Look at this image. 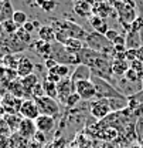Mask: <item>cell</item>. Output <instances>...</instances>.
<instances>
[{
    "label": "cell",
    "instance_id": "obj_4",
    "mask_svg": "<svg viewBox=\"0 0 143 148\" xmlns=\"http://www.w3.org/2000/svg\"><path fill=\"white\" fill-rule=\"evenodd\" d=\"M34 101H36L37 107H38L40 114H43V115H50V117L57 118V117L60 115V112H61L60 103H58L55 98L43 95V97L34 98Z\"/></svg>",
    "mask_w": 143,
    "mask_h": 148
},
{
    "label": "cell",
    "instance_id": "obj_44",
    "mask_svg": "<svg viewBox=\"0 0 143 148\" xmlns=\"http://www.w3.org/2000/svg\"><path fill=\"white\" fill-rule=\"evenodd\" d=\"M44 145L43 144H40V143H37V141H30V148H43Z\"/></svg>",
    "mask_w": 143,
    "mask_h": 148
},
{
    "label": "cell",
    "instance_id": "obj_8",
    "mask_svg": "<svg viewBox=\"0 0 143 148\" xmlns=\"http://www.w3.org/2000/svg\"><path fill=\"white\" fill-rule=\"evenodd\" d=\"M18 114L23 117V118H28V120H33L36 121L37 118L41 115L40 111H38V107H37L36 101L33 98H24L23 100V104L20 107V111Z\"/></svg>",
    "mask_w": 143,
    "mask_h": 148
},
{
    "label": "cell",
    "instance_id": "obj_47",
    "mask_svg": "<svg viewBox=\"0 0 143 148\" xmlns=\"http://www.w3.org/2000/svg\"><path fill=\"white\" fill-rule=\"evenodd\" d=\"M45 1H47V0H36V6L41 9V7H43V6L45 4Z\"/></svg>",
    "mask_w": 143,
    "mask_h": 148
},
{
    "label": "cell",
    "instance_id": "obj_38",
    "mask_svg": "<svg viewBox=\"0 0 143 148\" xmlns=\"http://www.w3.org/2000/svg\"><path fill=\"white\" fill-rule=\"evenodd\" d=\"M45 135H47V134H44V132H41V131H37L36 135H34V138H33V140L44 145V144L47 143V137H45Z\"/></svg>",
    "mask_w": 143,
    "mask_h": 148
},
{
    "label": "cell",
    "instance_id": "obj_24",
    "mask_svg": "<svg viewBox=\"0 0 143 148\" xmlns=\"http://www.w3.org/2000/svg\"><path fill=\"white\" fill-rule=\"evenodd\" d=\"M20 81H21L23 87L26 88V91L30 94V97H31L33 88L36 87L37 84H40V78H38V75L34 74V73L30 74V75H27V77H24V78H20Z\"/></svg>",
    "mask_w": 143,
    "mask_h": 148
},
{
    "label": "cell",
    "instance_id": "obj_7",
    "mask_svg": "<svg viewBox=\"0 0 143 148\" xmlns=\"http://www.w3.org/2000/svg\"><path fill=\"white\" fill-rule=\"evenodd\" d=\"M75 92L84 101H92L96 98V88L91 80H84L75 83Z\"/></svg>",
    "mask_w": 143,
    "mask_h": 148
},
{
    "label": "cell",
    "instance_id": "obj_42",
    "mask_svg": "<svg viewBox=\"0 0 143 148\" xmlns=\"http://www.w3.org/2000/svg\"><path fill=\"white\" fill-rule=\"evenodd\" d=\"M127 98H132V100H135L138 104H143V87H142V90L138 92V94H135V95H132V97H127Z\"/></svg>",
    "mask_w": 143,
    "mask_h": 148
},
{
    "label": "cell",
    "instance_id": "obj_16",
    "mask_svg": "<svg viewBox=\"0 0 143 148\" xmlns=\"http://www.w3.org/2000/svg\"><path fill=\"white\" fill-rule=\"evenodd\" d=\"M92 7H94V1H91V0H78L74 6V10L81 17H91Z\"/></svg>",
    "mask_w": 143,
    "mask_h": 148
},
{
    "label": "cell",
    "instance_id": "obj_30",
    "mask_svg": "<svg viewBox=\"0 0 143 148\" xmlns=\"http://www.w3.org/2000/svg\"><path fill=\"white\" fill-rule=\"evenodd\" d=\"M0 24H1V29H3V32H4L6 34H14L18 29H20L13 20H7V21H3V23H0Z\"/></svg>",
    "mask_w": 143,
    "mask_h": 148
},
{
    "label": "cell",
    "instance_id": "obj_32",
    "mask_svg": "<svg viewBox=\"0 0 143 148\" xmlns=\"http://www.w3.org/2000/svg\"><path fill=\"white\" fill-rule=\"evenodd\" d=\"M79 101H81V97H79L77 92H74L72 95H70V97L67 98V101H65V104H64V106H65L67 108H72V107H75Z\"/></svg>",
    "mask_w": 143,
    "mask_h": 148
},
{
    "label": "cell",
    "instance_id": "obj_3",
    "mask_svg": "<svg viewBox=\"0 0 143 148\" xmlns=\"http://www.w3.org/2000/svg\"><path fill=\"white\" fill-rule=\"evenodd\" d=\"M51 58H54L58 64H65V66H72V67L81 64L78 56L70 54V53L65 50L64 44H61V43H58V41H55L53 44V49H51Z\"/></svg>",
    "mask_w": 143,
    "mask_h": 148
},
{
    "label": "cell",
    "instance_id": "obj_36",
    "mask_svg": "<svg viewBox=\"0 0 143 148\" xmlns=\"http://www.w3.org/2000/svg\"><path fill=\"white\" fill-rule=\"evenodd\" d=\"M57 7V1L55 0H47L45 4L41 7L43 12H54V9Z\"/></svg>",
    "mask_w": 143,
    "mask_h": 148
},
{
    "label": "cell",
    "instance_id": "obj_45",
    "mask_svg": "<svg viewBox=\"0 0 143 148\" xmlns=\"http://www.w3.org/2000/svg\"><path fill=\"white\" fill-rule=\"evenodd\" d=\"M102 148H118L115 145V143H104Z\"/></svg>",
    "mask_w": 143,
    "mask_h": 148
},
{
    "label": "cell",
    "instance_id": "obj_46",
    "mask_svg": "<svg viewBox=\"0 0 143 148\" xmlns=\"http://www.w3.org/2000/svg\"><path fill=\"white\" fill-rule=\"evenodd\" d=\"M6 115V111H4V107H3V104H1V100H0V118H3Z\"/></svg>",
    "mask_w": 143,
    "mask_h": 148
},
{
    "label": "cell",
    "instance_id": "obj_9",
    "mask_svg": "<svg viewBox=\"0 0 143 148\" xmlns=\"http://www.w3.org/2000/svg\"><path fill=\"white\" fill-rule=\"evenodd\" d=\"M1 104H3V107H4L6 114H18L20 107H21V104H23V100L14 97L12 92H6V94L3 95V98H1Z\"/></svg>",
    "mask_w": 143,
    "mask_h": 148
},
{
    "label": "cell",
    "instance_id": "obj_28",
    "mask_svg": "<svg viewBox=\"0 0 143 148\" xmlns=\"http://www.w3.org/2000/svg\"><path fill=\"white\" fill-rule=\"evenodd\" d=\"M41 84H43V88H44V94L47 95V97H51V98H55L57 100V84L53 83V81H50V80H47V78H44L43 81H41Z\"/></svg>",
    "mask_w": 143,
    "mask_h": 148
},
{
    "label": "cell",
    "instance_id": "obj_48",
    "mask_svg": "<svg viewBox=\"0 0 143 148\" xmlns=\"http://www.w3.org/2000/svg\"><path fill=\"white\" fill-rule=\"evenodd\" d=\"M68 148H77V147H68Z\"/></svg>",
    "mask_w": 143,
    "mask_h": 148
},
{
    "label": "cell",
    "instance_id": "obj_43",
    "mask_svg": "<svg viewBox=\"0 0 143 148\" xmlns=\"http://www.w3.org/2000/svg\"><path fill=\"white\" fill-rule=\"evenodd\" d=\"M23 29H24L26 32H28V33L31 34V33H33V32L36 30V26H34V21H27V23H26V24L23 26Z\"/></svg>",
    "mask_w": 143,
    "mask_h": 148
},
{
    "label": "cell",
    "instance_id": "obj_2",
    "mask_svg": "<svg viewBox=\"0 0 143 148\" xmlns=\"http://www.w3.org/2000/svg\"><path fill=\"white\" fill-rule=\"evenodd\" d=\"M91 81L94 83V86L96 88V98H106V100H109V98H115V97L123 95L118 90V87L115 84L109 83L108 80H104V78L96 77V75H92Z\"/></svg>",
    "mask_w": 143,
    "mask_h": 148
},
{
    "label": "cell",
    "instance_id": "obj_15",
    "mask_svg": "<svg viewBox=\"0 0 143 148\" xmlns=\"http://www.w3.org/2000/svg\"><path fill=\"white\" fill-rule=\"evenodd\" d=\"M130 69V63L127 60H121V58H112V71L113 77H123L126 71Z\"/></svg>",
    "mask_w": 143,
    "mask_h": 148
},
{
    "label": "cell",
    "instance_id": "obj_31",
    "mask_svg": "<svg viewBox=\"0 0 143 148\" xmlns=\"http://www.w3.org/2000/svg\"><path fill=\"white\" fill-rule=\"evenodd\" d=\"M16 24H17L18 27H23L28 20H27V14L23 12V10H16L14 12V14H13V18H12Z\"/></svg>",
    "mask_w": 143,
    "mask_h": 148
},
{
    "label": "cell",
    "instance_id": "obj_13",
    "mask_svg": "<svg viewBox=\"0 0 143 148\" xmlns=\"http://www.w3.org/2000/svg\"><path fill=\"white\" fill-rule=\"evenodd\" d=\"M36 127L37 131H41L44 134H50L53 132L54 128H55V118L54 117H50V115H40L36 121Z\"/></svg>",
    "mask_w": 143,
    "mask_h": 148
},
{
    "label": "cell",
    "instance_id": "obj_26",
    "mask_svg": "<svg viewBox=\"0 0 143 148\" xmlns=\"http://www.w3.org/2000/svg\"><path fill=\"white\" fill-rule=\"evenodd\" d=\"M9 91L12 92L14 97H17V98H23L24 95H30L28 92L26 91V88L23 87V84H21L20 80H14V81L10 83V86H9Z\"/></svg>",
    "mask_w": 143,
    "mask_h": 148
},
{
    "label": "cell",
    "instance_id": "obj_22",
    "mask_svg": "<svg viewBox=\"0 0 143 148\" xmlns=\"http://www.w3.org/2000/svg\"><path fill=\"white\" fill-rule=\"evenodd\" d=\"M10 148H30V140L21 137L18 132L10 134Z\"/></svg>",
    "mask_w": 143,
    "mask_h": 148
},
{
    "label": "cell",
    "instance_id": "obj_5",
    "mask_svg": "<svg viewBox=\"0 0 143 148\" xmlns=\"http://www.w3.org/2000/svg\"><path fill=\"white\" fill-rule=\"evenodd\" d=\"M110 112L112 110L109 106V100L106 98H95L89 103V114L98 121L105 120Z\"/></svg>",
    "mask_w": 143,
    "mask_h": 148
},
{
    "label": "cell",
    "instance_id": "obj_23",
    "mask_svg": "<svg viewBox=\"0 0 143 148\" xmlns=\"http://www.w3.org/2000/svg\"><path fill=\"white\" fill-rule=\"evenodd\" d=\"M38 38L47 43L55 41V30L53 26H41L38 30Z\"/></svg>",
    "mask_w": 143,
    "mask_h": 148
},
{
    "label": "cell",
    "instance_id": "obj_39",
    "mask_svg": "<svg viewBox=\"0 0 143 148\" xmlns=\"http://www.w3.org/2000/svg\"><path fill=\"white\" fill-rule=\"evenodd\" d=\"M0 134H6V135H10L12 131L9 128L7 123L4 121V118H0Z\"/></svg>",
    "mask_w": 143,
    "mask_h": 148
},
{
    "label": "cell",
    "instance_id": "obj_27",
    "mask_svg": "<svg viewBox=\"0 0 143 148\" xmlns=\"http://www.w3.org/2000/svg\"><path fill=\"white\" fill-rule=\"evenodd\" d=\"M110 12H112V7L108 3H104V1H99V3L94 4V7H92V13L95 16H99V17H102V18L106 17Z\"/></svg>",
    "mask_w": 143,
    "mask_h": 148
},
{
    "label": "cell",
    "instance_id": "obj_18",
    "mask_svg": "<svg viewBox=\"0 0 143 148\" xmlns=\"http://www.w3.org/2000/svg\"><path fill=\"white\" fill-rule=\"evenodd\" d=\"M143 46V38L140 32H127L126 34V49H140Z\"/></svg>",
    "mask_w": 143,
    "mask_h": 148
},
{
    "label": "cell",
    "instance_id": "obj_12",
    "mask_svg": "<svg viewBox=\"0 0 143 148\" xmlns=\"http://www.w3.org/2000/svg\"><path fill=\"white\" fill-rule=\"evenodd\" d=\"M17 132L21 135V137L27 138V140H33V138H34V135H36V132H37L36 123H34L33 120L23 118V120H21V123H20V127H18Z\"/></svg>",
    "mask_w": 143,
    "mask_h": 148
},
{
    "label": "cell",
    "instance_id": "obj_40",
    "mask_svg": "<svg viewBox=\"0 0 143 148\" xmlns=\"http://www.w3.org/2000/svg\"><path fill=\"white\" fill-rule=\"evenodd\" d=\"M118 36H119V33H118V30H115V29H109V30H108V33L105 34V37H106L112 44H113V41L116 40V37Z\"/></svg>",
    "mask_w": 143,
    "mask_h": 148
},
{
    "label": "cell",
    "instance_id": "obj_29",
    "mask_svg": "<svg viewBox=\"0 0 143 148\" xmlns=\"http://www.w3.org/2000/svg\"><path fill=\"white\" fill-rule=\"evenodd\" d=\"M14 34H16V37H17L23 44H26L27 47H28V44H31V43H33V41H31V34H30L28 32H26L23 27H20Z\"/></svg>",
    "mask_w": 143,
    "mask_h": 148
},
{
    "label": "cell",
    "instance_id": "obj_10",
    "mask_svg": "<svg viewBox=\"0 0 143 148\" xmlns=\"http://www.w3.org/2000/svg\"><path fill=\"white\" fill-rule=\"evenodd\" d=\"M28 49L33 50L37 56H40V57H43L44 60H47V58L51 57V49H53V44H51V43H47V41H43V40L38 38V40L33 41V43L28 46Z\"/></svg>",
    "mask_w": 143,
    "mask_h": 148
},
{
    "label": "cell",
    "instance_id": "obj_11",
    "mask_svg": "<svg viewBox=\"0 0 143 148\" xmlns=\"http://www.w3.org/2000/svg\"><path fill=\"white\" fill-rule=\"evenodd\" d=\"M34 69H36V64L31 61V58H28V57H26V56H21V57L18 58L16 74H17L20 78H24V77L33 74Z\"/></svg>",
    "mask_w": 143,
    "mask_h": 148
},
{
    "label": "cell",
    "instance_id": "obj_25",
    "mask_svg": "<svg viewBox=\"0 0 143 148\" xmlns=\"http://www.w3.org/2000/svg\"><path fill=\"white\" fill-rule=\"evenodd\" d=\"M3 118H4V121L7 123V125H9V128L12 131V134H13V132H17L18 127H20V123H21V120H23V117H21L20 114H6Z\"/></svg>",
    "mask_w": 143,
    "mask_h": 148
},
{
    "label": "cell",
    "instance_id": "obj_14",
    "mask_svg": "<svg viewBox=\"0 0 143 148\" xmlns=\"http://www.w3.org/2000/svg\"><path fill=\"white\" fill-rule=\"evenodd\" d=\"M91 77H92V70L85 64L75 66V69H74V71L71 74V78L74 83L84 81V80H91Z\"/></svg>",
    "mask_w": 143,
    "mask_h": 148
},
{
    "label": "cell",
    "instance_id": "obj_21",
    "mask_svg": "<svg viewBox=\"0 0 143 148\" xmlns=\"http://www.w3.org/2000/svg\"><path fill=\"white\" fill-rule=\"evenodd\" d=\"M14 12L16 10H13V6H12L10 0H3L1 1V9H0V23L12 20Z\"/></svg>",
    "mask_w": 143,
    "mask_h": 148
},
{
    "label": "cell",
    "instance_id": "obj_35",
    "mask_svg": "<svg viewBox=\"0 0 143 148\" xmlns=\"http://www.w3.org/2000/svg\"><path fill=\"white\" fill-rule=\"evenodd\" d=\"M130 69L136 70L138 73L140 74V77L143 78V63L140 61V60H135V61H132V63H130Z\"/></svg>",
    "mask_w": 143,
    "mask_h": 148
},
{
    "label": "cell",
    "instance_id": "obj_41",
    "mask_svg": "<svg viewBox=\"0 0 143 148\" xmlns=\"http://www.w3.org/2000/svg\"><path fill=\"white\" fill-rule=\"evenodd\" d=\"M44 64H45V69H47V71H48V70H51V69H54V67H57V66H58V63H57V61H55L54 58H51V57H50V58H47Z\"/></svg>",
    "mask_w": 143,
    "mask_h": 148
},
{
    "label": "cell",
    "instance_id": "obj_20",
    "mask_svg": "<svg viewBox=\"0 0 143 148\" xmlns=\"http://www.w3.org/2000/svg\"><path fill=\"white\" fill-rule=\"evenodd\" d=\"M87 44H85V41H82V40H78V38H67L65 40V43H64V47H65V50L70 53V54H78L84 47H85Z\"/></svg>",
    "mask_w": 143,
    "mask_h": 148
},
{
    "label": "cell",
    "instance_id": "obj_33",
    "mask_svg": "<svg viewBox=\"0 0 143 148\" xmlns=\"http://www.w3.org/2000/svg\"><path fill=\"white\" fill-rule=\"evenodd\" d=\"M43 95H45V94H44V88H43V84L40 83V84H37L36 87L33 88V91H31V98L34 100V98L43 97Z\"/></svg>",
    "mask_w": 143,
    "mask_h": 148
},
{
    "label": "cell",
    "instance_id": "obj_6",
    "mask_svg": "<svg viewBox=\"0 0 143 148\" xmlns=\"http://www.w3.org/2000/svg\"><path fill=\"white\" fill-rule=\"evenodd\" d=\"M57 101L60 104H65L67 98L72 95L75 92V83L72 81L71 77H67V78H62L58 84H57Z\"/></svg>",
    "mask_w": 143,
    "mask_h": 148
},
{
    "label": "cell",
    "instance_id": "obj_37",
    "mask_svg": "<svg viewBox=\"0 0 143 148\" xmlns=\"http://www.w3.org/2000/svg\"><path fill=\"white\" fill-rule=\"evenodd\" d=\"M0 148H10V135L0 134Z\"/></svg>",
    "mask_w": 143,
    "mask_h": 148
},
{
    "label": "cell",
    "instance_id": "obj_19",
    "mask_svg": "<svg viewBox=\"0 0 143 148\" xmlns=\"http://www.w3.org/2000/svg\"><path fill=\"white\" fill-rule=\"evenodd\" d=\"M109 106L112 112H119L123 111L129 107V98L126 95H121V97H115V98H109Z\"/></svg>",
    "mask_w": 143,
    "mask_h": 148
},
{
    "label": "cell",
    "instance_id": "obj_17",
    "mask_svg": "<svg viewBox=\"0 0 143 148\" xmlns=\"http://www.w3.org/2000/svg\"><path fill=\"white\" fill-rule=\"evenodd\" d=\"M89 24L91 27L94 29V32H96V33H99V34H106L108 30H109V26H108V23L105 21V18L99 17V16H95V14H92L89 17Z\"/></svg>",
    "mask_w": 143,
    "mask_h": 148
},
{
    "label": "cell",
    "instance_id": "obj_1",
    "mask_svg": "<svg viewBox=\"0 0 143 148\" xmlns=\"http://www.w3.org/2000/svg\"><path fill=\"white\" fill-rule=\"evenodd\" d=\"M85 44H87V47L105 56L112 57V54H113V44L104 34H99L96 32L88 33V36L85 38Z\"/></svg>",
    "mask_w": 143,
    "mask_h": 148
},
{
    "label": "cell",
    "instance_id": "obj_34",
    "mask_svg": "<svg viewBox=\"0 0 143 148\" xmlns=\"http://www.w3.org/2000/svg\"><path fill=\"white\" fill-rule=\"evenodd\" d=\"M125 60H127L129 63L138 60V50H135V49H127L125 53Z\"/></svg>",
    "mask_w": 143,
    "mask_h": 148
}]
</instances>
